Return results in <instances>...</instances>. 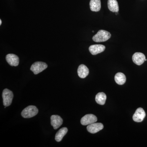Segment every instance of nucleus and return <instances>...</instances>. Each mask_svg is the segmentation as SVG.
I'll return each mask as SVG.
<instances>
[{
	"label": "nucleus",
	"mask_w": 147,
	"mask_h": 147,
	"mask_svg": "<svg viewBox=\"0 0 147 147\" xmlns=\"http://www.w3.org/2000/svg\"><path fill=\"white\" fill-rule=\"evenodd\" d=\"M111 36V35L109 32L104 30H100L94 36L92 39L96 42H104L110 39Z\"/></svg>",
	"instance_id": "1"
},
{
	"label": "nucleus",
	"mask_w": 147,
	"mask_h": 147,
	"mask_svg": "<svg viewBox=\"0 0 147 147\" xmlns=\"http://www.w3.org/2000/svg\"><path fill=\"white\" fill-rule=\"evenodd\" d=\"M38 112V109L35 106L30 105L22 111L21 115L25 118H30L36 115Z\"/></svg>",
	"instance_id": "2"
},
{
	"label": "nucleus",
	"mask_w": 147,
	"mask_h": 147,
	"mask_svg": "<svg viewBox=\"0 0 147 147\" xmlns=\"http://www.w3.org/2000/svg\"><path fill=\"white\" fill-rule=\"evenodd\" d=\"M13 94L10 90L5 89L3 92V103L5 106L7 107L11 104L13 98Z\"/></svg>",
	"instance_id": "3"
},
{
	"label": "nucleus",
	"mask_w": 147,
	"mask_h": 147,
	"mask_svg": "<svg viewBox=\"0 0 147 147\" xmlns=\"http://www.w3.org/2000/svg\"><path fill=\"white\" fill-rule=\"evenodd\" d=\"M47 67V64L42 62H36L32 65L30 70L35 74H37L42 72Z\"/></svg>",
	"instance_id": "4"
},
{
	"label": "nucleus",
	"mask_w": 147,
	"mask_h": 147,
	"mask_svg": "<svg viewBox=\"0 0 147 147\" xmlns=\"http://www.w3.org/2000/svg\"><path fill=\"white\" fill-rule=\"evenodd\" d=\"M97 121L96 116L92 114H88L82 118L81 123L82 125H86L96 122Z\"/></svg>",
	"instance_id": "5"
},
{
	"label": "nucleus",
	"mask_w": 147,
	"mask_h": 147,
	"mask_svg": "<svg viewBox=\"0 0 147 147\" xmlns=\"http://www.w3.org/2000/svg\"><path fill=\"white\" fill-rule=\"evenodd\" d=\"M146 114L144 110L142 108H139L136 110L133 115L132 118L133 120L136 122H141L144 120L146 117Z\"/></svg>",
	"instance_id": "6"
},
{
	"label": "nucleus",
	"mask_w": 147,
	"mask_h": 147,
	"mask_svg": "<svg viewBox=\"0 0 147 147\" xmlns=\"http://www.w3.org/2000/svg\"><path fill=\"white\" fill-rule=\"evenodd\" d=\"M104 127L103 124L101 123H94L89 125L87 127V130L92 134H95L102 130Z\"/></svg>",
	"instance_id": "7"
},
{
	"label": "nucleus",
	"mask_w": 147,
	"mask_h": 147,
	"mask_svg": "<svg viewBox=\"0 0 147 147\" xmlns=\"http://www.w3.org/2000/svg\"><path fill=\"white\" fill-rule=\"evenodd\" d=\"M132 61L134 63L138 65H140L144 62L146 57L143 53H136L132 56Z\"/></svg>",
	"instance_id": "8"
},
{
	"label": "nucleus",
	"mask_w": 147,
	"mask_h": 147,
	"mask_svg": "<svg viewBox=\"0 0 147 147\" xmlns=\"http://www.w3.org/2000/svg\"><path fill=\"white\" fill-rule=\"evenodd\" d=\"M63 123V119L59 116L53 115L51 117V124L54 129L59 127Z\"/></svg>",
	"instance_id": "9"
},
{
	"label": "nucleus",
	"mask_w": 147,
	"mask_h": 147,
	"mask_svg": "<svg viewBox=\"0 0 147 147\" xmlns=\"http://www.w3.org/2000/svg\"><path fill=\"white\" fill-rule=\"evenodd\" d=\"M6 60L9 65L12 66H17L19 64V58L14 54H8L6 57Z\"/></svg>",
	"instance_id": "10"
},
{
	"label": "nucleus",
	"mask_w": 147,
	"mask_h": 147,
	"mask_svg": "<svg viewBox=\"0 0 147 147\" xmlns=\"http://www.w3.org/2000/svg\"><path fill=\"white\" fill-rule=\"evenodd\" d=\"M105 47L102 45H91L89 48L90 53L92 55H95L102 53L105 50Z\"/></svg>",
	"instance_id": "11"
},
{
	"label": "nucleus",
	"mask_w": 147,
	"mask_h": 147,
	"mask_svg": "<svg viewBox=\"0 0 147 147\" xmlns=\"http://www.w3.org/2000/svg\"><path fill=\"white\" fill-rule=\"evenodd\" d=\"M77 72L79 77L84 79L88 75L89 70L87 66L84 64H82L79 66Z\"/></svg>",
	"instance_id": "12"
},
{
	"label": "nucleus",
	"mask_w": 147,
	"mask_h": 147,
	"mask_svg": "<svg viewBox=\"0 0 147 147\" xmlns=\"http://www.w3.org/2000/svg\"><path fill=\"white\" fill-rule=\"evenodd\" d=\"M90 6L92 11L96 12L99 11L101 8L100 0H90Z\"/></svg>",
	"instance_id": "13"
},
{
	"label": "nucleus",
	"mask_w": 147,
	"mask_h": 147,
	"mask_svg": "<svg viewBox=\"0 0 147 147\" xmlns=\"http://www.w3.org/2000/svg\"><path fill=\"white\" fill-rule=\"evenodd\" d=\"M108 5L109 10L111 11L118 12L119 7L117 0H108Z\"/></svg>",
	"instance_id": "14"
},
{
	"label": "nucleus",
	"mask_w": 147,
	"mask_h": 147,
	"mask_svg": "<svg viewBox=\"0 0 147 147\" xmlns=\"http://www.w3.org/2000/svg\"><path fill=\"white\" fill-rule=\"evenodd\" d=\"M68 129L67 127H64L60 129L57 132L55 136V140L57 142H60L62 140L65 135L67 133Z\"/></svg>",
	"instance_id": "15"
},
{
	"label": "nucleus",
	"mask_w": 147,
	"mask_h": 147,
	"mask_svg": "<svg viewBox=\"0 0 147 147\" xmlns=\"http://www.w3.org/2000/svg\"><path fill=\"white\" fill-rule=\"evenodd\" d=\"M115 80L117 84L119 85H122L126 82V76L124 74L118 72L116 74L115 77Z\"/></svg>",
	"instance_id": "16"
},
{
	"label": "nucleus",
	"mask_w": 147,
	"mask_h": 147,
	"mask_svg": "<svg viewBox=\"0 0 147 147\" xmlns=\"http://www.w3.org/2000/svg\"><path fill=\"white\" fill-rule=\"evenodd\" d=\"M107 96L106 94L103 92H99L96 96L95 100L98 104L100 105L105 104Z\"/></svg>",
	"instance_id": "17"
},
{
	"label": "nucleus",
	"mask_w": 147,
	"mask_h": 147,
	"mask_svg": "<svg viewBox=\"0 0 147 147\" xmlns=\"http://www.w3.org/2000/svg\"><path fill=\"white\" fill-rule=\"evenodd\" d=\"M2 24V21L1 20H0V25H1Z\"/></svg>",
	"instance_id": "18"
},
{
	"label": "nucleus",
	"mask_w": 147,
	"mask_h": 147,
	"mask_svg": "<svg viewBox=\"0 0 147 147\" xmlns=\"http://www.w3.org/2000/svg\"><path fill=\"white\" fill-rule=\"evenodd\" d=\"M145 61H147V59H145Z\"/></svg>",
	"instance_id": "19"
},
{
	"label": "nucleus",
	"mask_w": 147,
	"mask_h": 147,
	"mask_svg": "<svg viewBox=\"0 0 147 147\" xmlns=\"http://www.w3.org/2000/svg\"><path fill=\"white\" fill-rule=\"evenodd\" d=\"M92 32H94V31H92Z\"/></svg>",
	"instance_id": "20"
}]
</instances>
